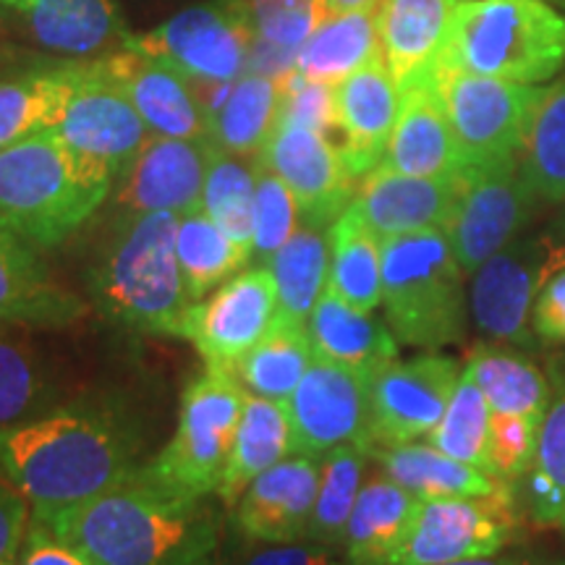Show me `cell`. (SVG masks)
<instances>
[{"instance_id": "obj_44", "label": "cell", "mask_w": 565, "mask_h": 565, "mask_svg": "<svg viewBox=\"0 0 565 565\" xmlns=\"http://www.w3.org/2000/svg\"><path fill=\"white\" fill-rule=\"evenodd\" d=\"M257 166V192H254V254L252 257L265 259L280 249L299 228V204L291 189L278 179L270 168Z\"/></svg>"}, {"instance_id": "obj_37", "label": "cell", "mask_w": 565, "mask_h": 565, "mask_svg": "<svg viewBox=\"0 0 565 565\" xmlns=\"http://www.w3.org/2000/svg\"><path fill=\"white\" fill-rule=\"evenodd\" d=\"M175 257L183 275L189 299L202 301L212 288L223 286L233 275L242 273L252 254L233 244L215 221L200 210L179 215L175 228Z\"/></svg>"}, {"instance_id": "obj_19", "label": "cell", "mask_w": 565, "mask_h": 565, "mask_svg": "<svg viewBox=\"0 0 565 565\" xmlns=\"http://www.w3.org/2000/svg\"><path fill=\"white\" fill-rule=\"evenodd\" d=\"M398 113L401 89L383 55L335 84V121L343 134L338 150L353 179H364L383 162Z\"/></svg>"}, {"instance_id": "obj_17", "label": "cell", "mask_w": 565, "mask_h": 565, "mask_svg": "<svg viewBox=\"0 0 565 565\" xmlns=\"http://www.w3.org/2000/svg\"><path fill=\"white\" fill-rule=\"evenodd\" d=\"M282 179L299 204L303 225L328 228L353 202V175L341 150L324 134L307 126H275L254 158Z\"/></svg>"}, {"instance_id": "obj_31", "label": "cell", "mask_w": 565, "mask_h": 565, "mask_svg": "<svg viewBox=\"0 0 565 565\" xmlns=\"http://www.w3.org/2000/svg\"><path fill=\"white\" fill-rule=\"evenodd\" d=\"M377 55H383L377 9L333 13V17H324L301 45L296 71L307 79L335 87Z\"/></svg>"}, {"instance_id": "obj_56", "label": "cell", "mask_w": 565, "mask_h": 565, "mask_svg": "<svg viewBox=\"0 0 565 565\" xmlns=\"http://www.w3.org/2000/svg\"><path fill=\"white\" fill-rule=\"evenodd\" d=\"M32 0H0V6H9L13 11H24Z\"/></svg>"}, {"instance_id": "obj_10", "label": "cell", "mask_w": 565, "mask_h": 565, "mask_svg": "<svg viewBox=\"0 0 565 565\" xmlns=\"http://www.w3.org/2000/svg\"><path fill=\"white\" fill-rule=\"evenodd\" d=\"M532 196L515 154L466 166L458 173L456 204L443 231L463 273H477L513 242L532 212Z\"/></svg>"}, {"instance_id": "obj_8", "label": "cell", "mask_w": 565, "mask_h": 565, "mask_svg": "<svg viewBox=\"0 0 565 565\" xmlns=\"http://www.w3.org/2000/svg\"><path fill=\"white\" fill-rule=\"evenodd\" d=\"M252 40L246 0H212L173 13L150 32H131L126 47L166 63L186 79L233 82L246 74Z\"/></svg>"}, {"instance_id": "obj_57", "label": "cell", "mask_w": 565, "mask_h": 565, "mask_svg": "<svg viewBox=\"0 0 565 565\" xmlns=\"http://www.w3.org/2000/svg\"><path fill=\"white\" fill-rule=\"evenodd\" d=\"M192 565H215V563H210L207 557H204V561H200V563H192Z\"/></svg>"}, {"instance_id": "obj_21", "label": "cell", "mask_w": 565, "mask_h": 565, "mask_svg": "<svg viewBox=\"0 0 565 565\" xmlns=\"http://www.w3.org/2000/svg\"><path fill=\"white\" fill-rule=\"evenodd\" d=\"M317 492H320V466L315 458H282L246 487L238 503L231 508L233 524L249 540L286 545L307 534Z\"/></svg>"}, {"instance_id": "obj_51", "label": "cell", "mask_w": 565, "mask_h": 565, "mask_svg": "<svg viewBox=\"0 0 565 565\" xmlns=\"http://www.w3.org/2000/svg\"><path fill=\"white\" fill-rule=\"evenodd\" d=\"M19 565H89L84 557L63 545L45 526L34 524L24 540V555Z\"/></svg>"}, {"instance_id": "obj_16", "label": "cell", "mask_w": 565, "mask_h": 565, "mask_svg": "<svg viewBox=\"0 0 565 565\" xmlns=\"http://www.w3.org/2000/svg\"><path fill=\"white\" fill-rule=\"evenodd\" d=\"M458 366L450 356L424 353L412 362L385 364L370 377L372 450L374 445H404L429 435L440 424L458 385Z\"/></svg>"}, {"instance_id": "obj_12", "label": "cell", "mask_w": 565, "mask_h": 565, "mask_svg": "<svg viewBox=\"0 0 565 565\" xmlns=\"http://www.w3.org/2000/svg\"><path fill=\"white\" fill-rule=\"evenodd\" d=\"M515 526L519 519L505 484L484 498L422 500L404 545L387 565H445L498 555L513 540Z\"/></svg>"}, {"instance_id": "obj_45", "label": "cell", "mask_w": 565, "mask_h": 565, "mask_svg": "<svg viewBox=\"0 0 565 565\" xmlns=\"http://www.w3.org/2000/svg\"><path fill=\"white\" fill-rule=\"evenodd\" d=\"M254 38L299 53L324 19L320 0H246Z\"/></svg>"}, {"instance_id": "obj_40", "label": "cell", "mask_w": 565, "mask_h": 565, "mask_svg": "<svg viewBox=\"0 0 565 565\" xmlns=\"http://www.w3.org/2000/svg\"><path fill=\"white\" fill-rule=\"evenodd\" d=\"M254 192H257V166H246L238 154L215 147L204 181L202 210L233 244L249 254H254Z\"/></svg>"}, {"instance_id": "obj_3", "label": "cell", "mask_w": 565, "mask_h": 565, "mask_svg": "<svg viewBox=\"0 0 565 565\" xmlns=\"http://www.w3.org/2000/svg\"><path fill=\"white\" fill-rule=\"evenodd\" d=\"M113 175L71 152L53 129L0 150V228L34 249L74 236L108 200Z\"/></svg>"}, {"instance_id": "obj_48", "label": "cell", "mask_w": 565, "mask_h": 565, "mask_svg": "<svg viewBox=\"0 0 565 565\" xmlns=\"http://www.w3.org/2000/svg\"><path fill=\"white\" fill-rule=\"evenodd\" d=\"M34 393H38V377L30 356L19 345L0 341V429L26 414Z\"/></svg>"}, {"instance_id": "obj_27", "label": "cell", "mask_w": 565, "mask_h": 565, "mask_svg": "<svg viewBox=\"0 0 565 565\" xmlns=\"http://www.w3.org/2000/svg\"><path fill=\"white\" fill-rule=\"evenodd\" d=\"M312 353L330 359V362L351 366V370L372 377L398 359V338L374 320L372 315L359 312L330 288L317 301L307 322Z\"/></svg>"}, {"instance_id": "obj_47", "label": "cell", "mask_w": 565, "mask_h": 565, "mask_svg": "<svg viewBox=\"0 0 565 565\" xmlns=\"http://www.w3.org/2000/svg\"><path fill=\"white\" fill-rule=\"evenodd\" d=\"M278 126H307V129L320 131L324 137L338 129L333 84L307 79L299 71H294L278 82Z\"/></svg>"}, {"instance_id": "obj_29", "label": "cell", "mask_w": 565, "mask_h": 565, "mask_svg": "<svg viewBox=\"0 0 565 565\" xmlns=\"http://www.w3.org/2000/svg\"><path fill=\"white\" fill-rule=\"evenodd\" d=\"M76 74L79 61H55L0 79V150L53 129Z\"/></svg>"}, {"instance_id": "obj_11", "label": "cell", "mask_w": 565, "mask_h": 565, "mask_svg": "<svg viewBox=\"0 0 565 565\" xmlns=\"http://www.w3.org/2000/svg\"><path fill=\"white\" fill-rule=\"evenodd\" d=\"M53 131L71 152L105 168L113 181L129 173L141 147L152 137L126 92L105 74L100 58L79 63V74Z\"/></svg>"}, {"instance_id": "obj_50", "label": "cell", "mask_w": 565, "mask_h": 565, "mask_svg": "<svg viewBox=\"0 0 565 565\" xmlns=\"http://www.w3.org/2000/svg\"><path fill=\"white\" fill-rule=\"evenodd\" d=\"M532 324L545 341H565V270L553 275L536 296Z\"/></svg>"}, {"instance_id": "obj_9", "label": "cell", "mask_w": 565, "mask_h": 565, "mask_svg": "<svg viewBox=\"0 0 565 565\" xmlns=\"http://www.w3.org/2000/svg\"><path fill=\"white\" fill-rule=\"evenodd\" d=\"M435 84L466 166L519 154L542 89L445 66H435Z\"/></svg>"}, {"instance_id": "obj_26", "label": "cell", "mask_w": 565, "mask_h": 565, "mask_svg": "<svg viewBox=\"0 0 565 565\" xmlns=\"http://www.w3.org/2000/svg\"><path fill=\"white\" fill-rule=\"evenodd\" d=\"M19 13L38 45L68 58L126 47L131 34L113 0H32Z\"/></svg>"}, {"instance_id": "obj_25", "label": "cell", "mask_w": 565, "mask_h": 565, "mask_svg": "<svg viewBox=\"0 0 565 565\" xmlns=\"http://www.w3.org/2000/svg\"><path fill=\"white\" fill-rule=\"evenodd\" d=\"M84 315V303L61 288L24 238L0 228V322L66 328Z\"/></svg>"}, {"instance_id": "obj_54", "label": "cell", "mask_w": 565, "mask_h": 565, "mask_svg": "<svg viewBox=\"0 0 565 565\" xmlns=\"http://www.w3.org/2000/svg\"><path fill=\"white\" fill-rule=\"evenodd\" d=\"M445 565H532L526 561H519V557H469V561H456V563H445Z\"/></svg>"}, {"instance_id": "obj_6", "label": "cell", "mask_w": 565, "mask_h": 565, "mask_svg": "<svg viewBox=\"0 0 565 565\" xmlns=\"http://www.w3.org/2000/svg\"><path fill=\"white\" fill-rule=\"evenodd\" d=\"M383 246V303L398 341L419 349L458 343L466 333L463 267L448 233L427 228L387 236Z\"/></svg>"}, {"instance_id": "obj_2", "label": "cell", "mask_w": 565, "mask_h": 565, "mask_svg": "<svg viewBox=\"0 0 565 565\" xmlns=\"http://www.w3.org/2000/svg\"><path fill=\"white\" fill-rule=\"evenodd\" d=\"M0 466L30 500L34 521L87 503L137 471L121 429L74 412L0 429Z\"/></svg>"}, {"instance_id": "obj_36", "label": "cell", "mask_w": 565, "mask_h": 565, "mask_svg": "<svg viewBox=\"0 0 565 565\" xmlns=\"http://www.w3.org/2000/svg\"><path fill=\"white\" fill-rule=\"evenodd\" d=\"M309 362H312V341L307 324L278 317L270 333L238 359L231 374L242 380L252 395L288 404Z\"/></svg>"}, {"instance_id": "obj_32", "label": "cell", "mask_w": 565, "mask_h": 565, "mask_svg": "<svg viewBox=\"0 0 565 565\" xmlns=\"http://www.w3.org/2000/svg\"><path fill=\"white\" fill-rule=\"evenodd\" d=\"M383 463L387 479L414 492L416 498H484L498 490L500 482L487 471L456 461L433 445H391L372 450Z\"/></svg>"}, {"instance_id": "obj_22", "label": "cell", "mask_w": 565, "mask_h": 565, "mask_svg": "<svg viewBox=\"0 0 565 565\" xmlns=\"http://www.w3.org/2000/svg\"><path fill=\"white\" fill-rule=\"evenodd\" d=\"M380 166L395 173L448 179L466 168L433 74L401 87V113Z\"/></svg>"}, {"instance_id": "obj_38", "label": "cell", "mask_w": 565, "mask_h": 565, "mask_svg": "<svg viewBox=\"0 0 565 565\" xmlns=\"http://www.w3.org/2000/svg\"><path fill=\"white\" fill-rule=\"evenodd\" d=\"M515 158L534 194L565 200V79L542 89Z\"/></svg>"}, {"instance_id": "obj_46", "label": "cell", "mask_w": 565, "mask_h": 565, "mask_svg": "<svg viewBox=\"0 0 565 565\" xmlns=\"http://www.w3.org/2000/svg\"><path fill=\"white\" fill-rule=\"evenodd\" d=\"M540 416L532 414H492L490 419V471L492 477L515 479L526 475L534 461Z\"/></svg>"}, {"instance_id": "obj_39", "label": "cell", "mask_w": 565, "mask_h": 565, "mask_svg": "<svg viewBox=\"0 0 565 565\" xmlns=\"http://www.w3.org/2000/svg\"><path fill=\"white\" fill-rule=\"evenodd\" d=\"M466 372L484 393L492 414H532L540 419L545 416L547 383L526 359L494 345H477L469 353Z\"/></svg>"}, {"instance_id": "obj_42", "label": "cell", "mask_w": 565, "mask_h": 565, "mask_svg": "<svg viewBox=\"0 0 565 565\" xmlns=\"http://www.w3.org/2000/svg\"><path fill=\"white\" fill-rule=\"evenodd\" d=\"M490 419L492 408L487 404L484 393L479 391L475 377L463 370L440 424L429 433V445L443 450L445 456L456 458V461H463L475 466V469L492 475L490 454H487V445H490Z\"/></svg>"}, {"instance_id": "obj_4", "label": "cell", "mask_w": 565, "mask_h": 565, "mask_svg": "<svg viewBox=\"0 0 565 565\" xmlns=\"http://www.w3.org/2000/svg\"><path fill=\"white\" fill-rule=\"evenodd\" d=\"M175 212H137L118 223L92 273V291L113 322L141 333H183L194 301L175 257Z\"/></svg>"}, {"instance_id": "obj_28", "label": "cell", "mask_w": 565, "mask_h": 565, "mask_svg": "<svg viewBox=\"0 0 565 565\" xmlns=\"http://www.w3.org/2000/svg\"><path fill=\"white\" fill-rule=\"evenodd\" d=\"M422 498L395 484L393 479H374L359 492L343 534L345 563L387 565L404 545L408 529L419 513Z\"/></svg>"}, {"instance_id": "obj_41", "label": "cell", "mask_w": 565, "mask_h": 565, "mask_svg": "<svg viewBox=\"0 0 565 565\" xmlns=\"http://www.w3.org/2000/svg\"><path fill=\"white\" fill-rule=\"evenodd\" d=\"M366 456L370 450L359 448V445H343L324 456L320 492H317V503L303 540L317 542V545H343L345 524H349L353 505L362 492Z\"/></svg>"}, {"instance_id": "obj_34", "label": "cell", "mask_w": 565, "mask_h": 565, "mask_svg": "<svg viewBox=\"0 0 565 565\" xmlns=\"http://www.w3.org/2000/svg\"><path fill=\"white\" fill-rule=\"evenodd\" d=\"M278 82L246 71L233 82L223 108L210 118V141L238 158H257L278 126Z\"/></svg>"}, {"instance_id": "obj_49", "label": "cell", "mask_w": 565, "mask_h": 565, "mask_svg": "<svg viewBox=\"0 0 565 565\" xmlns=\"http://www.w3.org/2000/svg\"><path fill=\"white\" fill-rule=\"evenodd\" d=\"M30 524V500L19 490L0 482V565H13L26 540Z\"/></svg>"}, {"instance_id": "obj_7", "label": "cell", "mask_w": 565, "mask_h": 565, "mask_svg": "<svg viewBox=\"0 0 565 565\" xmlns=\"http://www.w3.org/2000/svg\"><path fill=\"white\" fill-rule=\"evenodd\" d=\"M246 393L231 372L207 366L181 398L179 427L166 450L141 475L168 490L207 498L217 492L228 466Z\"/></svg>"}, {"instance_id": "obj_43", "label": "cell", "mask_w": 565, "mask_h": 565, "mask_svg": "<svg viewBox=\"0 0 565 565\" xmlns=\"http://www.w3.org/2000/svg\"><path fill=\"white\" fill-rule=\"evenodd\" d=\"M532 511L545 524H565V395L547 406L529 466Z\"/></svg>"}, {"instance_id": "obj_1", "label": "cell", "mask_w": 565, "mask_h": 565, "mask_svg": "<svg viewBox=\"0 0 565 565\" xmlns=\"http://www.w3.org/2000/svg\"><path fill=\"white\" fill-rule=\"evenodd\" d=\"M34 524L89 565H192L204 561L217 540L215 519L200 498L168 490L141 469L87 503Z\"/></svg>"}, {"instance_id": "obj_13", "label": "cell", "mask_w": 565, "mask_h": 565, "mask_svg": "<svg viewBox=\"0 0 565 565\" xmlns=\"http://www.w3.org/2000/svg\"><path fill=\"white\" fill-rule=\"evenodd\" d=\"M286 406L291 416V454L322 458L343 445H359L372 454L366 374L312 353Z\"/></svg>"}, {"instance_id": "obj_20", "label": "cell", "mask_w": 565, "mask_h": 565, "mask_svg": "<svg viewBox=\"0 0 565 565\" xmlns=\"http://www.w3.org/2000/svg\"><path fill=\"white\" fill-rule=\"evenodd\" d=\"M100 63L154 137L210 139L207 116L196 100L192 82L179 71L129 47L103 55Z\"/></svg>"}, {"instance_id": "obj_33", "label": "cell", "mask_w": 565, "mask_h": 565, "mask_svg": "<svg viewBox=\"0 0 565 565\" xmlns=\"http://www.w3.org/2000/svg\"><path fill=\"white\" fill-rule=\"evenodd\" d=\"M328 288L366 315L383 303V246L353 204L330 225Z\"/></svg>"}, {"instance_id": "obj_52", "label": "cell", "mask_w": 565, "mask_h": 565, "mask_svg": "<svg viewBox=\"0 0 565 565\" xmlns=\"http://www.w3.org/2000/svg\"><path fill=\"white\" fill-rule=\"evenodd\" d=\"M244 565H341L330 553V545H296V542H286V545H275L267 550L254 553Z\"/></svg>"}, {"instance_id": "obj_53", "label": "cell", "mask_w": 565, "mask_h": 565, "mask_svg": "<svg viewBox=\"0 0 565 565\" xmlns=\"http://www.w3.org/2000/svg\"><path fill=\"white\" fill-rule=\"evenodd\" d=\"M324 17H333V13H349V11H362V9H377L380 0H320Z\"/></svg>"}, {"instance_id": "obj_5", "label": "cell", "mask_w": 565, "mask_h": 565, "mask_svg": "<svg viewBox=\"0 0 565 565\" xmlns=\"http://www.w3.org/2000/svg\"><path fill=\"white\" fill-rule=\"evenodd\" d=\"M565 63V17L542 0H461L437 66L536 84Z\"/></svg>"}, {"instance_id": "obj_14", "label": "cell", "mask_w": 565, "mask_h": 565, "mask_svg": "<svg viewBox=\"0 0 565 565\" xmlns=\"http://www.w3.org/2000/svg\"><path fill=\"white\" fill-rule=\"evenodd\" d=\"M565 270V244L550 236L511 242L477 270L471 312L479 328L498 341H529V320L547 280Z\"/></svg>"}, {"instance_id": "obj_55", "label": "cell", "mask_w": 565, "mask_h": 565, "mask_svg": "<svg viewBox=\"0 0 565 565\" xmlns=\"http://www.w3.org/2000/svg\"><path fill=\"white\" fill-rule=\"evenodd\" d=\"M9 61H17V47L11 45L9 38H6V30H3V21H0V66Z\"/></svg>"}, {"instance_id": "obj_18", "label": "cell", "mask_w": 565, "mask_h": 565, "mask_svg": "<svg viewBox=\"0 0 565 565\" xmlns=\"http://www.w3.org/2000/svg\"><path fill=\"white\" fill-rule=\"evenodd\" d=\"M215 145L210 139L152 137L121 179L118 204L137 212H186L202 207L204 181Z\"/></svg>"}, {"instance_id": "obj_15", "label": "cell", "mask_w": 565, "mask_h": 565, "mask_svg": "<svg viewBox=\"0 0 565 565\" xmlns=\"http://www.w3.org/2000/svg\"><path fill=\"white\" fill-rule=\"evenodd\" d=\"M278 320V286L270 267L233 275L215 296L189 309L181 338L194 343L207 366L231 372Z\"/></svg>"}, {"instance_id": "obj_35", "label": "cell", "mask_w": 565, "mask_h": 565, "mask_svg": "<svg viewBox=\"0 0 565 565\" xmlns=\"http://www.w3.org/2000/svg\"><path fill=\"white\" fill-rule=\"evenodd\" d=\"M275 286H278V317L288 322L307 324L309 315L328 288L330 244L320 228L301 225L273 254L270 263Z\"/></svg>"}, {"instance_id": "obj_30", "label": "cell", "mask_w": 565, "mask_h": 565, "mask_svg": "<svg viewBox=\"0 0 565 565\" xmlns=\"http://www.w3.org/2000/svg\"><path fill=\"white\" fill-rule=\"evenodd\" d=\"M291 454V416L280 401L246 395L236 440L217 494L228 508L238 503L254 479Z\"/></svg>"}, {"instance_id": "obj_23", "label": "cell", "mask_w": 565, "mask_h": 565, "mask_svg": "<svg viewBox=\"0 0 565 565\" xmlns=\"http://www.w3.org/2000/svg\"><path fill=\"white\" fill-rule=\"evenodd\" d=\"M456 194L458 175L424 179L377 166L370 175H364L362 189L351 204L366 228L383 242L401 233L445 228L454 212Z\"/></svg>"}, {"instance_id": "obj_24", "label": "cell", "mask_w": 565, "mask_h": 565, "mask_svg": "<svg viewBox=\"0 0 565 565\" xmlns=\"http://www.w3.org/2000/svg\"><path fill=\"white\" fill-rule=\"evenodd\" d=\"M458 3L461 0H380V45L398 89L433 74Z\"/></svg>"}]
</instances>
